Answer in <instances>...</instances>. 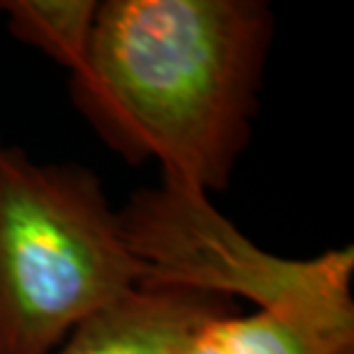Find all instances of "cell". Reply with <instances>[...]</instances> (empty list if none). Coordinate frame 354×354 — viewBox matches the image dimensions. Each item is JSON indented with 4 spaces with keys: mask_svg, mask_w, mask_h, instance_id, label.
Segmentation results:
<instances>
[{
    "mask_svg": "<svg viewBox=\"0 0 354 354\" xmlns=\"http://www.w3.org/2000/svg\"><path fill=\"white\" fill-rule=\"evenodd\" d=\"M127 239L145 265V281L180 283L290 310L334 324H354V251L331 249L308 260L260 249L212 205L209 196L161 177L120 209Z\"/></svg>",
    "mask_w": 354,
    "mask_h": 354,
    "instance_id": "cell-3",
    "label": "cell"
},
{
    "mask_svg": "<svg viewBox=\"0 0 354 354\" xmlns=\"http://www.w3.org/2000/svg\"><path fill=\"white\" fill-rule=\"evenodd\" d=\"M145 276L95 171L0 133V354H51Z\"/></svg>",
    "mask_w": 354,
    "mask_h": 354,
    "instance_id": "cell-2",
    "label": "cell"
},
{
    "mask_svg": "<svg viewBox=\"0 0 354 354\" xmlns=\"http://www.w3.org/2000/svg\"><path fill=\"white\" fill-rule=\"evenodd\" d=\"M274 30L263 0H106L69 97L122 161L212 196L253 138Z\"/></svg>",
    "mask_w": 354,
    "mask_h": 354,
    "instance_id": "cell-1",
    "label": "cell"
},
{
    "mask_svg": "<svg viewBox=\"0 0 354 354\" xmlns=\"http://www.w3.org/2000/svg\"><path fill=\"white\" fill-rule=\"evenodd\" d=\"M237 310L225 295L143 281L83 320L51 354H184L203 327Z\"/></svg>",
    "mask_w": 354,
    "mask_h": 354,
    "instance_id": "cell-4",
    "label": "cell"
},
{
    "mask_svg": "<svg viewBox=\"0 0 354 354\" xmlns=\"http://www.w3.org/2000/svg\"><path fill=\"white\" fill-rule=\"evenodd\" d=\"M99 3L95 0H0L14 39L76 72L88 55Z\"/></svg>",
    "mask_w": 354,
    "mask_h": 354,
    "instance_id": "cell-6",
    "label": "cell"
},
{
    "mask_svg": "<svg viewBox=\"0 0 354 354\" xmlns=\"http://www.w3.org/2000/svg\"><path fill=\"white\" fill-rule=\"evenodd\" d=\"M184 354H354V324L290 310H237L203 327Z\"/></svg>",
    "mask_w": 354,
    "mask_h": 354,
    "instance_id": "cell-5",
    "label": "cell"
}]
</instances>
